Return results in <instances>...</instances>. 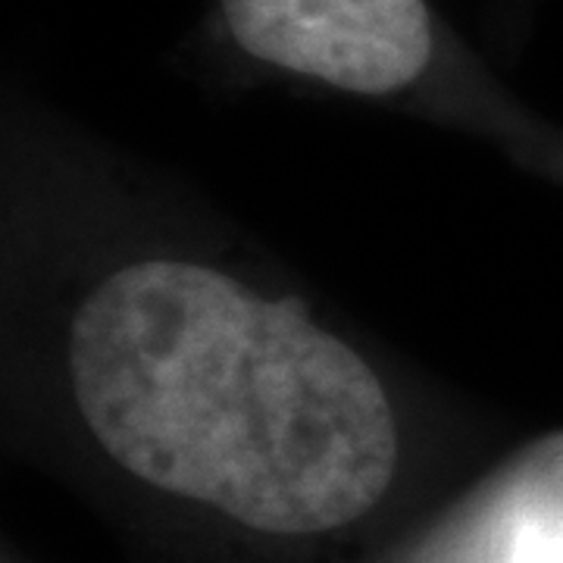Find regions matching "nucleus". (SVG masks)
Returning a JSON list of instances; mask_svg holds the SVG:
<instances>
[{"label": "nucleus", "mask_w": 563, "mask_h": 563, "mask_svg": "<svg viewBox=\"0 0 563 563\" xmlns=\"http://www.w3.org/2000/svg\"><path fill=\"white\" fill-rule=\"evenodd\" d=\"M66 373L110 461L257 532L354 523L398 466L376 369L301 301L257 298L203 263L110 273L69 320Z\"/></svg>", "instance_id": "nucleus-1"}, {"label": "nucleus", "mask_w": 563, "mask_h": 563, "mask_svg": "<svg viewBox=\"0 0 563 563\" xmlns=\"http://www.w3.org/2000/svg\"><path fill=\"white\" fill-rule=\"evenodd\" d=\"M251 60L351 95H395L435 60L426 0H220Z\"/></svg>", "instance_id": "nucleus-2"}]
</instances>
